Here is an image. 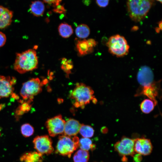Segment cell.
<instances>
[{
	"instance_id": "obj_15",
	"label": "cell",
	"mask_w": 162,
	"mask_h": 162,
	"mask_svg": "<svg viewBox=\"0 0 162 162\" xmlns=\"http://www.w3.org/2000/svg\"><path fill=\"white\" fill-rule=\"evenodd\" d=\"M156 83L154 82L151 85L147 86L142 87L140 92L137 95L143 94L145 95L149 99L153 101L157 104V101L156 98L158 95V89Z\"/></svg>"
},
{
	"instance_id": "obj_12",
	"label": "cell",
	"mask_w": 162,
	"mask_h": 162,
	"mask_svg": "<svg viewBox=\"0 0 162 162\" xmlns=\"http://www.w3.org/2000/svg\"><path fill=\"white\" fill-rule=\"evenodd\" d=\"M134 140V150L135 152L143 155H147L151 153L153 147L149 139L142 138Z\"/></svg>"
},
{
	"instance_id": "obj_2",
	"label": "cell",
	"mask_w": 162,
	"mask_h": 162,
	"mask_svg": "<svg viewBox=\"0 0 162 162\" xmlns=\"http://www.w3.org/2000/svg\"><path fill=\"white\" fill-rule=\"evenodd\" d=\"M94 91L90 86L82 83H77L70 93V97L73 100L74 105L83 109L94 98Z\"/></svg>"
},
{
	"instance_id": "obj_21",
	"label": "cell",
	"mask_w": 162,
	"mask_h": 162,
	"mask_svg": "<svg viewBox=\"0 0 162 162\" xmlns=\"http://www.w3.org/2000/svg\"><path fill=\"white\" fill-rule=\"evenodd\" d=\"M76 35L80 38H85L88 37L90 33L88 26L86 24H81L78 26L75 30Z\"/></svg>"
},
{
	"instance_id": "obj_32",
	"label": "cell",
	"mask_w": 162,
	"mask_h": 162,
	"mask_svg": "<svg viewBox=\"0 0 162 162\" xmlns=\"http://www.w3.org/2000/svg\"><path fill=\"white\" fill-rule=\"evenodd\" d=\"M134 159L136 162H140L142 160L141 155L137 153L135 154L134 156Z\"/></svg>"
},
{
	"instance_id": "obj_31",
	"label": "cell",
	"mask_w": 162,
	"mask_h": 162,
	"mask_svg": "<svg viewBox=\"0 0 162 162\" xmlns=\"http://www.w3.org/2000/svg\"><path fill=\"white\" fill-rule=\"evenodd\" d=\"M88 44L91 48H94L97 44V42L94 39H89L87 40Z\"/></svg>"
},
{
	"instance_id": "obj_16",
	"label": "cell",
	"mask_w": 162,
	"mask_h": 162,
	"mask_svg": "<svg viewBox=\"0 0 162 162\" xmlns=\"http://www.w3.org/2000/svg\"><path fill=\"white\" fill-rule=\"evenodd\" d=\"M42 155L37 152H28L22 155L20 160L23 162H42Z\"/></svg>"
},
{
	"instance_id": "obj_28",
	"label": "cell",
	"mask_w": 162,
	"mask_h": 162,
	"mask_svg": "<svg viewBox=\"0 0 162 162\" xmlns=\"http://www.w3.org/2000/svg\"><path fill=\"white\" fill-rule=\"evenodd\" d=\"M6 41L5 35L0 31V47L3 46L5 44Z\"/></svg>"
},
{
	"instance_id": "obj_11",
	"label": "cell",
	"mask_w": 162,
	"mask_h": 162,
	"mask_svg": "<svg viewBox=\"0 0 162 162\" xmlns=\"http://www.w3.org/2000/svg\"><path fill=\"white\" fill-rule=\"evenodd\" d=\"M137 79L142 87L150 86L154 82L153 71L150 67L146 66H142L140 68Z\"/></svg>"
},
{
	"instance_id": "obj_13",
	"label": "cell",
	"mask_w": 162,
	"mask_h": 162,
	"mask_svg": "<svg viewBox=\"0 0 162 162\" xmlns=\"http://www.w3.org/2000/svg\"><path fill=\"white\" fill-rule=\"evenodd\" d=\"M81 124L78 121L70 118L65 122L64 135L69 136L76 135L79 132Z\"/></svg>"
},
{
	"instance_id": "obj_29",
	"label": "cell",
	"mask_w": 162,
	"mask_h": 162,
	"mask_svg": "<svg viewBox=\"0 0 162 162\" xmlns=\"http://www.w3.org/2000/svg\"><path fill=\"white\" fill-rule=\"evenodd\" d=\"M45 2L50 4H52L54 6H57L62 1V0H43Z\"/></svg>"
},
{
	"instance_id": "obj_4",
	"label": "cell",
	"mask_w": 162,
	"mask_h": 162,
	"mask_svg": "<svg viewBox=\"0 0 162 162\" xmlns=\"http://www.w3.org/2000/svg\"><path fill=\"white\" fill-rule=\"evenodd\" d=\"M106 45L110 53L117 57H122L127 55L129 46L125 38L119 34L110 37Z\"/></svg>"
},
{
	"instance_id": "obj_6",
	"label": "cell",
	"mask_w": 162,
	"mask_h": 162,
	"mask_svg": "<svg viewBox=\"0 0 162 162\" xmlns=\"http://www.w3.org/2000/svg\"><path fill=\"white\" fill-rule=\"evenodd\" d=\"M44 84L38 78L30 79L23 84L20 95L24 100L32 102L34 97L41 92Z\"/></svg>"
},
{
	"instance_id": "obj_30",
	"label": "cell",
	"mask_w": 162,
	"mask_h": 162,
	"mask_svg": "<svg viewBox=\"0 0 162 162\" xmlns=\"http://www.w3.org/2000/svg\"><path fill=\"white\" fill-rule=\"evenodd\" d=\"M98 5L101 7L107 6L109 3V0H96Z\"/></svg>"
},
{
	"instance_id": "obj_19",
	"label": "cell",
	"mask_w": 162,
	"mask_h": 162,
	"mask_svg": "<svg viewBox=\"0 0 162 162\" xmlns=\"http://www.w3.org/2000/svg\"><path fill=\"white\" fill-rule=\"evenodd\" d=\"M58 31L59 35L64 38L69 37L73 33L71 26L66 23H62L59 25Z\"/></svg>"
},
{
	"instance_id": "obj_23",
	"label": "cell",
	"mask_w": 162,
	"mask_h": 162,
	"mask_svg": "<svg viewBox=\"0 0 162 162\" xmlns=\"http://www.w3.org/2000/svg\"><path fill=\"white\" fill-rule=\"evenodd\" d=\"M79 146L81 149L86 151L94 150L95 148L91 140L87 138H82L79 140Z\"/></svg>"
},
{
	"instance_id": "obj_8",
	"label": "cell",
	"mask_w": 162,
	"mask_h": 162,
	"mask_svg": "<svg viewBox=\"0 0 162 162\" xmlns=\"http://www.w3.org/2000/svg\"><path fill=\"white\" fill-rule=\"evenodd\" d=\"M65 122L61 115L48 119L46 122L45 125L49 135L54 137L63 134Z\"/></svg>"
},
{
	"instance_id": "obj_33",
	"label": "cell",
	"mask_w": 162,
	"mask_h": 162,
	"mask_svg": "<svg viewBox=\"0 0 162 162\" xmlns=\"http://www.w3.org/2000/svg\"><path fill=\"white\" fill-rule=\"evenodd\" d=\"M161 2V3H162V0H157Z\"/></svg>"
},
{
	"instance_id": "obj_7",
	"label": "cell",
	"mask_w": 162,
	"mask_h": 162,
	"mask_svg": "<svg viewBox=\"0 0 162 162\" xmlns=\"http://www.w3.org/2000/svg\"><path fill=\"white\" fill-rule=\"evenodd\" d=\"M33 143L36 152L42 155L50 154L53 151L52 140L48 135L37 136L34 139Z\"/></svg>"
},
{
	"instance_id": "obj_9",
	"label": "cell",
	"mask_w": 162,
	"mask_h": 162,
	"mask_svg": "<svg viewBox=\"0 0 162 162\" xmlns=\"http://www.w3.org/2000/svg\"><path fill=\"white\" fill-rule=\"evenodd\" d=\"M115 150L119 155L125 157L130 155L133 157L136 154L134 150V140L124 136L114 145Z\"/></svg>"
},
{
	"instance_id": "obj_1",
	"label": "cell",
	"mask_w": 162,
	"mask_h": 162,
	"mask_svg": "<svg viewBox=\"0 0 162 162\" xmlns=\"http://www.w3.org/2000/svg\"><path fill=\"white\" fill-rule=\"evenodd\" d=\"M38 64L36 51L30 49L22 53H16L14 68L19 73L23 74L37 68Z\"/></svg>"
},
{
	"instance_id": "obj_22",
	"label": "cell",
	"mask_w": 162,
	"mask_h": 162,
	"mask_svg": "<svg viewBox=\"0 0 162 162\" xmlns=\"http://www.w3.org/2000/svg\"><path fill=\"white\" fill-rule=\"evenodd\" d=\"M156 105L153 101L150 99H145L141 102L140 108L143 112L148 114L153 110Z\"/></svg>"
},
{
	"instance_id": "obj_25",
	"label": "cell",
	"mask_w": 162,
	"mask_h": 162,
	"mask_svg": "<svg viewBox=\"0 0 162 162\" xmlns=\"http://www.w3.org/2000/svg\"><path fill=\"white\" fill-rule=\"evenodd\" d=\"M20 130L21 134L25 137L32 136L34 131L33 127L28 123L23 124L21 127Z\"/></svg>"
},
{
	"instance_id": "obj_3",
	"label": "cell",
	"mask_w": 162,
	"mask_h": 162,
	"mask_svg": "<svg viewBox=\"0 0 162 162\" xmlns=\"http://www.w3.org/2000/svg\"><path fill=\"white\" fill-rule=\"evenodd\" d=\"M153 4L152 0H128L129 15L133 21L139 22L147 15Z\"/></svg>"
},
{
	"instance_id": "obj_5",
	"label": "cell",
	"mask_w": 162,
	"mask_h": 162,
	"mask_svg": "<svg viewBox=\"0 0 162 162\" xmlns=\"http://www.w3.org/2000/svg\"><path fill=\"white\" fill-rule=\"evenodd\" d=\"M79 142L78 138L76 136L72 139L70 136L64 135L60 136L56 145V152L70 158L79 147Z\"/></svg>"
},
{
	"instance_id": "obj_17",
	"label": "cell",
	"mask_w": 162,
	"mask_h": 162,
	"mask_svg": "<svg viewBox=\"0 0 162 162\" xmlns=\"http://www.w3.org/2000/svg\"><path fill=\"white\" fill-rule=\"evenodd\" d=\"M30 9L31 13L34 16L38 17L42 16L45 10V5L43 2L40 1L32 2Z\"/></svg>"
},
{
	"instance_id": "obj_24",
	"label": "cell",
	"mask_w": 162,
	"mask_h": 162,
	"mask_svg": "<svg viewBox=\"0 0 162 162\" xmlns=\"http://www.w3.org/2000/svg\"><path fill=\"white\" fill-rule=\"evenodd\" d=\"M80 134L84 138H90L94 135V130L90 126L81 124L79 132Z\"/></svg>"
},
{
	"instance_id": "obj_18",
	"label": "cell",
	"mask_w": 162,
	"mask_h": 162,
	"mask_svg": "<svg viewBox=\"0 0 162 162\" xmlns=\"http://www.w3.org/2000/svg\"><path fill=\"white\" fill-rule=\"evenodd\" d=\"M76 46L78 54L82 56L90 53L94 50V48L90 47L86 39L78 40Z\"/></svg>"
},
{
	"instance_id": "obj_10",
	"label": "cell",
	"mask_w": 162,
	"mask_h": 162,
	"mask_svg": "<svg viewBox=\"0 0 162 162\" xmlns=\"http://www.w3.org/2000/svg\"><path fill=\"white\" fill-rule=\"evenodd\" d=\"M16 78L10 76L0 75V99L9 97L13 94Z\"/></svg>"
},
{
	"instance_id": "obj_34",
	"label": "cell",
	"mask_w": 162,
	"mask_h": 162,
	"mask_svg": "<svg viewBox=\"0 0 162 162\" xmlns=\"http://www.w3.org/2000/svg\"><path fill=\"white\" fill-rule=\"evenodd\" d=\"M1 128H0V136H1Z\"/></svg>"
},
{
	"instance_id": "obj_20",
	"label": "cell",
	"mask_w": 162,
	"mask_h": 162,
	"mask_svg": "<svg viewBox=\"0 0 162 162\" xmlns=\"http://www.w3.org/2000/svg\"><path fill=\"white\" fill-rule=\"evenodd\" d=\"M89 155L88 151L82 149L78 150L74 154V162H88Z\"/></svg>"
},
{
	"instance_id": "obj_27",
	"label": "cell",
	"mask_w": 162,
	"mask_h": 162,
	"mask_svg": "<svg viewBox=\"0 0 162 162\" xmlns=\"http://www.w3.org/2000/svg\"><path fill=\"white\" fill-rule=\"evenodd\" d=\"M73 67L72 62L70 60H67L63 58L62 60L61 68L68 74L71 73V70Z\"/></svg>"
},
{
	"instance_id": "obj_26",
	"label": "cell",
	"mask_w": 162,
	"mask_h": 162,
	"mask_svg": "<svg viewBox=\"0 0 162 162\" xmlns=\"http://www.w3.org/2000/svg\"><path fill=\"white\" fill-rule=\"evenodd\" d=\"M32 102L27 101L22 103L16 110V113L18 116L22 115L24 113L28 112L30 110Z\"/></svg>"
},
{
	"instance_id": "obj_14",
	"label": "cell",
	"mask_w": 162,
	"mask_h": 162,
	"mask_svg": "<svg viewBox=\"0 0 162 162\" xmlns=\"http://www.w3.org/2000/svg\"><path fill=\"white\" fill-rule=\"evenodd\" d=\"M13 16L12 11L0 5V29L9 26L12 22Z\"/></svg>"
}]
</instances>
